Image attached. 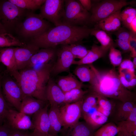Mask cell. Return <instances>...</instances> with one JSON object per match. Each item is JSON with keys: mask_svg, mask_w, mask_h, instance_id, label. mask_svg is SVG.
Wrapping results in <instances>:
<instances>
[{"mask_svg": "<svg viewBox=\"0 0 136 136\" xmlns=\"http://www.w3.org/2000/svg\"><path fill=\"white\" fill-rule=\"evenodd\" d=\"M56 83L64 93L74 89L82 88L83 86V83L71 74L60 77Z\"/></svg>", "mask_w": 136, "mask_h": 136, "instance_id": "24", "label": "cell"}, {"mask_svg": "<svg viewBox=\"0 0 136 136\" xmlns=\"http://www.w3.org/2000/svg\"><path fill=\"white\" fill-rule=\"evenodd\" d=\"M128 29L131 31L136 33V17L133 19L130 24Z\"/></svg>", "mask_w": 136, "mask_h": 136, "instance_id": "47", "label": "cell"}, {"mask_svg": "<svg viewBox=\"0 0 136 136\" xmlns=\"http://www.w3.org/2000/svg\"><path fill=\"white\" fill-rule=\"evenodd\" d=\"M130 32V31L122 27H121L116 31V44L118 47L125 52L130 51L128 41Z\"/></svg>", "mask_w": 136, "mask_h": 136, "instance_id": "27", "label": "cell"}, {"mask_svg": "<svg viewBox=\"0 0 136 136\" xmlns=\"http://www.w3.org/2000/svg\"><path fill=\"white\" fill-rule=\"evenodd\" d=\"M133 58V60L132 62L134 65V67L135 69L136 67V57H134Z\"/></svg>", "mask_w": 136, "mask_h": 136, "instance_id": "51", "label": "cell"}, {"mask_svg": "<svg viewBox=\"0 0 136 136\" xmlns=\"http://www.w3.org/2000/svg\"><path fill=\"white\" fill-rule=\"evenodd\" d=\"M57 59L52 66L51 74L56 75L63 72H69L75 60L72 53L65 45L57 50Z\"/></svg>", "mask_w": 136, "mask_h": 136, "instance_id": "12", "label": "cell"}, {"mask_svg": "<svg viewBox=\"0 0 136 136\" xmlns=\"http://www.w3.org/2000/svg\"><path fill=\"white\" fill-rule=\"evenodd\" d=\"M70 51L75 59H81L85 57L90 51L85 47L79 44L65 45Z\"/></svg>", "mask_w": 136, "mask_h": 136, "instance_id": "33", "label": "cell"}, {"mask_svg": "<svg viewBox=\"0 0 136 136\" xmlns=\"http://www.w3.org/2000/svg\"><path fill=\"white\" fill-rule=\"evenodd\" d=\"M85 122L94 130L106 122L108 117L98 111L97 106L92 107L82 115Z\"/></svg>", "mask_w": 136, "mask_h": 136, "instance_id": "20", "label": "cell"}, {"mask_svg": "<svg viewBox=\"0 0 136 136\" xmlns=\"http://www.w3.org/2000/svg\"><path fill=\"white\" fill-rule=\"evenodd\" d=\"M95 76L90 88L91 92L122 102L133 101V93L124 87L120 81L119 74L114 69L100 71L92 64H89Z\"/></svg>", "mask_w": 136, "mask_h": 136, "instance_id": "2", "label": "cell"}, {"mask_svg": "<svg viewBox=\"0 0 136 136\" xmlns=\"http://www.w3.org/2000/svg\"><path fill=\"white\" fill-rule=\"evenodd\" d=\"M116 136H132L120 132Z\"/></svg>", "mask_w": 136, "mask_h": 136, "instance_id": "50", "label": "cell"}, {"mask_svg": "<svg viewBox=\"0 0 136 136\" xmlns=\"http://www.w3.org/2000/svg\"><path fill=\"white\" fill-rule=\"evenodd\" d=\"M1 87L0 82V125L3 124L6 112L9 108L2 93Z\"/></svg>", "mask_w": 136, "mask_h": 136, "instance_id": "38", "label": "cell"}, {"mask_svg": "<svg viewBox=\"0 0 136 136\" xmlns=\"http://www.w3.org/2000/svg\"><path fill=\"white\" fill-rule=\"evenodd\" d=\"M40 49L31 43L24 47H15V58L19 71L25 68L32 56Z\"/></svg>", "mask_w": 136, "mask_h": 136, "instance_id": "15", "label": "cell"}, {"mask_svg": "<svg viewBox=\"0 0 136 136\" xmlns=\"http://www.w3.org/2000/svg\"><path fill=\"white\" fill-rule=\"evenodd\" d=\"M53 64L49 63L38 70L26 68L19 71L15 81L24 96L33 97L46 102V90L50 78Z\"/></svg>", "mask_w": 136, "mask_h": 136, "instance_id": "3", "label": "cell"}, {"mask_svg": "<svg viewBox=\"0 0 136 136\" xmlns=\"http://www.w3.org/2000/svg\"><path fill=\"white\" fill-rule=\"evenodd\" d=\"M8 1L22 9L34 11L40 8L45 0H8Z\"/></svg>", "mask_w": 136, "mask_h": 136, "instance_id": "29", "label": "cell"}, {"mask_svg": "<svg viewBox=\"0 0 136 136\" xmlns=\"http://www.w3.org/2000/svg\"><path fill=\"white\" fill-rule=\"evenodd\" d=\"M26 10L20 8L8 0H0V23L7 33L16 29L25 17Z\"/></svg>", "mask_w": 136, "mask_h": 136, "instance_id": "5", "label": "cell"}, {"mask_svg": "<svg viewBox=\"0 0 136 136\" xmlns=\"http://www.w3.org/2000/svg\"><path fill=\"white\" fill-rule=\"evenodd\" d=\"M51 27L49 22L39 14L29 12L15 30L23 38L31 39L41 35Z\"/></svg>", "mask_w": 136, "mask_h": 136, "instance_id": "4", "label": "cell"}, {"mask_svg": "<svg viewBox=\"0 0 136 136\" xmlns=\"http://www.w3.org/2000/svg\"><path fill=\"white\" fill-rule=\"evenodd\" d=\"M122 103L119 107L116 115L117 120L119 122L126 120L136 106L133 101H128Z\"/></svg>", "mask_w": 136, "mask_h": 136, "instance_id": "31", "label": "cell"}, {"mask_svg": "<svg viewBox=\"0 0 136 136\" xmlns=\"http://www.w3.org/2000/svg\"><path fill=\"white\" fill-rule=\"evenodd\" d=\"M121 10L119 11L96 22L94 28L103 30L107 32L117 31L121 27Z\"/></svg>", "mask_w": 136, "mask_h": 136, "instance_id": "18", "label": "cell"}, {"mask_svg": "<svg viewBox=\"0 0 136 136\" xmlns=\"http://www.w3.org/2000/svg\"><path fill=\"white\" fill-rule=\"evenodd\" d=\"M10 136H28L29 133L25 131L11 129Z\"/></svg>", "mask_w": 136, "mask_h": 136, "instance_id": "44", "label": "cell"}, {"mask_svg": "<svg viewBox=\"0 0 136 136\" xmlns=\"http://www.w3.org/2000/svg\"><path fill=\"white\" fill-rule=\"evenodd\" d=\"M130 31L128 44L131 52V56L134 58L136 57V33Z\"/></svg>", "mask_w": 136, "mask_h": 136, "instance_id": "39", "label": "cell"}, {"mask_svg": "<svg viewBox=\"0 0 136 136\" xmlns=\"http://www.w3.org/2000/svg\"><path fill=\"white\" fill-rule=\"evenodd\" d=\"M65 131V136H93L94 132L85 122L78 121Z\"/></svg>", "mask_w": 136, "mask_h": 136, "instance_id": "23", "label": "cell"}, {"mask_svg": "<svg viewBox=\"0 0 136 136\" xmlns=\"http://www.w3.org/2000/svg\"><path fill=\"white\" fill-rule=\"evenodd\" d=\"M119 122L118 126L120 128V132L132 136H136V121L126 120Z\"/></svg>", "mask_w": 136, "mask_h": 136, "instance_id": "35", "label": "cell"}, {"mask_svg": "<svg viewBox=\"0 0 136 136\" xmlns=\"http://www.w3.org/2000/svg\"><path fill=\"white\" fill-rule=\"evenodd\" d=\"M3 123L11 129L26 131L34 129L29 116L10 108L6 112Z\"/></svg>", "mask_w": 136, "mask_h": 136, "instance_id": "10", "label": "cell"}, {"mask_svg": "<svg viewBox=\"0 0 136 136\" xmlns=\"http://www.w3.org/2000/svg\"><path fill=\"white\" fill-rule=\"evenodd\" d=\"M119 80L122 86L128 90L130 89L129 82L126 79L123 74L120 72H119Z\"/></svg>", "mask_w": 136, "mask_h": 136, "instance_id": "43", "label": "cell"}, {"mask_svg": "<svg viewBox=\"0 0 136 136\" xmlns=\"http://www.w3.org/2000/svg\"><path fill=\"white\" fill-rule=\"evenodd\" d=\"M83 99L74 103L64 104L59 108L60 117L64 130L79 121L82 115Z\"/></svg>", "mask_w": 136, "mask_h": 136, "instance_id": "11", "label": "cell"}, {"mask_svg": "<svg viewBox=\"0 0 136 136\" xmlns=\"http://www.w3.org/2000/svg\"><path fill=\"white\" fill-rule=\"evenodd\" d=\"M83 8L86 10L89 11L92 8V3L90 0H78Z\"/></svg>", "mask_w": 136, "mask_h": 136, "instance_id": "45", "label": "cell"}, {"mask_svg": "<svg viewBox=\"0 0 136 136\" xmlns=\"http://www.w3.org/2000/svg\"><path fill=\"white\" fill-rule=\"evenodd\" d=\"M119 66V71L126 70L135 73V69L132 62L130 59H127L122 61Z\"/></svg>", "mask_w": 136, "mask_h": 136, "instance_id": "40", "label": "cell"}, {"mask_svg": "<svg viewBox=\"0 0 136 136\" xmlns=\"http://www.w3.org/2000/svg\"><path fill=\"white\" fill-rule=\"evenodd\" d=\"M133 3L125 0H105L92 4L89 22L96 23Z\"/></svg>", "mask_w": 136, "mask_h": 136, "instance_id": "7", "label": "cell"}, {"mask_svg": "<svg viewBox=\"0 0 136 136\" xmlns=\"http://www.w3.org/2000/svg\"><path fill=\"white\" fill-rule=\"evenodd\" d=\"M120 131L118 126L110 123L103 125L94 132L93 136H116Z\"/></svg>", "mask_w": 136, "mask_h": 136, "instance_id": "32", "label": "cell"}, {"mask_svg": "<svg viewBox=\"0 0 136 136\" xmlns=\"http://www.w3.org/2000/svg\"><path fill=\"white\" fill-rule=\"evenodd\" d=\"M56 48L40 49L32 56L24 69L38 70L42 68L51 62L56 55Z\"/></svg>", "mask_w": 136, "mask_h": 136, "instance_id": "14", "label": "cell"}, {"mask_svg": "<svg viewBox=\"0 0 136 136\" xmlns=\"http://www.w3.org/2000/svg\"><path fill=\"white\" fill-rule=\"evenodd\" d=\"M126 120L131 121H136V106L134 108Z\"/></svg>", "mask_w": 136, "mask_h": 136, "instance_id": "46", "label": "cell"}, {"mask_svg": "<svg viewBox=\"0 0 136 136\" xmlns=\"http://www.w3.org/2000/svg\"><path fill=\"white\" fill-rule=\"evenodd\" d=\"M95 93L96 94L97 99V109L98 111L103 114L107 111L111 112L113 109V106L111 102L107 97Z\"/></svg>", "mask_w": 136, "mask_h": 136, "instance_id": "36", "label": "cell"}, {"mask_svg": "<svg viewBox=\"0 0 136 136\" xmlns=\"http://www.w3.org/2000/svg\"><path fill=\"white\" fill-rule=\"evenodd\" d=\"M108 50L101 45L99 46L94 44L89 52L85 57L78 61L75 60L73 64L79 65L92 64L98 59L104 57Z\"/></svg>", "mask_w": 136, "mask_h": 136, "instance_id": "21", "label": "cell"}, {"mask_svg": "<svg viewBox=\"0 0 136 136\" xmlns=\"http://www.w3.org/2000/svg\"><path fill=\"white\" fill-rule=\"evenodd\" d=\"M109 50V56L111 64L114 67L119 66L122 61L121 52L114 46L111 47Z\"/></svg>", "mask_w": 136, "mask_h": 136, "instance_id": "37", "label": "cell"}, {"mask_svg": "<svg viewBox=\"0 0 136 136\" xmlns=\"http://www.w3.org/2000/svg\"><path fill=\"white\" fill-rule=\"evenodd\" d=\"M49 104L33 115L32 121L34 126L32 133L35 136H48L50 124L48 114Z\"/></svg>", "mask_w": 136, "mask_h": 136, "instance_id": "13", "label": "cell"}, {"mask_svg": "<svg viewBox=\"0 0 136 136\" xmlns=\"http://www.w3.org/2000/svg\"><path fill=\"white\" fill-rule=\"evenodd\" d=\"M11 129L5 124L0 125V136H10Z\"/></svg>", "mask_w": 136, "mask_h": 136, "instance_id": "41", "label": "cell"}, {"mask_svg": "<svg viewBox=\"0 0 136 136\" xmlns=\"http://www.w3.org/2000/svg\"><path fill=\"white\" fill-rule=\"evenodd\" d=\"M90 35L95 37L101 44V46L104 48L109 50L112 46H114L113 39L106 31L97 28H94L91 29Z\"/></svg>", "mask_w": 136, "mask_h": 136, "instance_id": "26", "label": "cell"}, {"mask_svg": "<svg viewBox=\"0 0 136 136\" xmlns=\"http://www.w3.org/2000/svg\"><path fill=\"white\" fill-rule=\"evenodd\" d=\"M64 1V11L62 23L74 26H83L89 22L91 15L78 0Z\"/></svg>", "mask_w": 136, "mask_h": 136, "instance_id": "6", "label": "cell"}, {"mask_svg": "<svg viewBox=\"0 0 136 136\" xmlns=\"http://www.w3.org/2000/svg\"><path fill=\"white\" fill-rule=\"evenodd\" d=\"M122 73L128 82L133 78L136 77L135 73L126 70L119 71V72Z\"/></svg>", "mask_w": 136, "mask_h": 136, "instance_id": "42", "label": "cell"}, {"mask_svg": "<svg viewBox=\"0 0 136 136\" xmlns=\"http://www.w3.org/2000/svg\"><path fill=\"white\" fill-rule=\"evenodd\" d=\"M7 33L3 26L0 23V34Z\"/></svg>", "mask_w": 136, "mask_h": 136, "instance_id": "49", "label": "cell"}, {"mask_svg": "<svg viewBox=\"0 0 136 136\" xmlns=\"http://www.w3.org/2000/svg\"><path fill=\"white\" fill-rule=\"evenodd\" d=\"M28 136H35L32 133H29Z\"/></svg>", "mask_w": 136, "mask_h": 136, "instance_id": "52", "label": "cell"}, {"mask_svg": "<svg viewBox=\"0 0 136 136\" xmlns=\"http://www.w3.org/2000/svg\"><path fill=\"white\" fill-rule=\"evenodd\" d=\"M39 14L43 19L57 26L62 23L64 11L63 0H45L41 7Z\"/></svg>", "mask_w": 136, "mask_h": 136, "instance_id": "8", "label": "cell"}, {"mask_svg": "<svg viewBox=\"0 0 136 136\" xmlns=\"http://www.w3.org/2000/svg\"><path fill=\"white\" fill-rule=\"evenodd\" d=\"M129 85L131 89L134 87L136 85V77L133 78L129 82Z\"/></svg>", "mask_w": 136, "mask_h": 136, "instance_id": "48", "label": "cell"}, {"mask_svg": "<svg viewBox=\"0 0 136 136\" xmlns=\"http://www.w3.org/2000/svg\"><path fill=\"white\" fill-rule=\"evenodd\" d=\"M91 29L85 26H74L62 23L31 39L30 43L40 48L78 44L89 36Z\"/></svg>", "mask_w": 136, "mask_h": 136, "instance_id": "1", "label": "cell"}, {"mask_svg": "<svg viewBox=\"0 0 136 136\" xmlns=\"http://www.w3.org/2000/svg\"><path fill=\"white\" fill-rule=\"evenodd\" d=\"M27 44L21 41L10 33H6L0 34V47H23Z\"/></svg>", "mask_w": 136, "mask_h": 136, "instance_id": "28", "label": "cell"}, {"mask_svg": "<svg viewBox=\"0 0 136 136\" xmlns=\"http://www.w3.org/2000/svg\"><path fill=\"white\" fill-rule=\"evenodd\" d=\"M73 73L81 82H88L90 84L92 82L95 76L94 71L89 64L78 65Z\"/></svg>", "mask_w": 136, "mask_h": 136, "instance_id": "25", "label": "cell"}, {"mask_svg": "<svg viewBox=\"0 0 136 136\" xmlns=\"http://www.w3.org/2000/svg\"><path fill=\"white\" fill-rule=\"evenodd\" d=\"M1 84L2 93L7 102L19 112L24 96L18 84L16 81L8 78Z\"/></svg>", "mask_w": 136, "mask_h": 136, "instance_id": "9", "label": "cell"}, {"mask_svg": "<svg viewBox=\"0 0 136 136\" xmlns=\"http://www.w3.org/2000/svg\"><path fill=\"white\" fill-rule=\"evenodd\" d=\"M48 136H54V135H50V134H49Z\"/></svg>", "mask_w": 136, "mask_h": 136, "instance_id": "53", "label": "cell"}, {"mask_svg": "<svg viewBox=\"0 0 136 136\" xmlns=\"http://www.w3.org/2000/svg\"><path fill=\"white\" fill-rule=\"evenodd\" d=\"M136 17V9L130 7H128L121 11L120 17L121 23L128 29L130 24Z\"/></svg>", "mask_w": 136, "mask_h": 136, "instance_id": "34", "label": "cell"}, {"mask_svg": "<svg viewBox=\"0 0 136 136\" xmlns=\"http://www.w3.org/2000/svg\"><path fill=\"white\" fill-rule=\"evenodd\" d=\"M46 96L51 106H57L64 104L65 96L64 93L56 82L50 78L46 87Z\"/></svg>", "mask_w": 136, "mask_h": 136, "instance_id": "16", "label": "cell"}, {"mask_svg": "<svg viewBox=\"0 0 136 136\" xmlns=\"http://www.w3.org/2000/svg\"><path fill=\"white\" fill-rule=\"evenodd\" d=\"M88 92L81 88H76L64 93V104L74 103L83 99L85 96Z\"/></svg>", "mask_w": 136, "mask_h": 136, "instance_id": "30", "label": "cell"}, {"mask_svg": "<svg viewBox=\"0 0 136 136\" xmlns=\"http://www.w3.org/2000/svg\"><path fill=\"white\" fill-rule=\"evenodd\" d=\"M45 102L31 96H24L19 112L28 116L33 115L45 106Z\"/></svg>", "mask_w": 136, "mask_h": 136, "instance_id": "19", "label": "cell"}, {"mask_svg": "<svg viewBox=\"0 0 136 136\" xmlns=\"http://www.w3.org/2000/svg\"><path fill=\"white\" fill-rule=\"evenodd\" d=\"M50 127L49 134L55 136H57L62 127L61 119L59 107L57 106H51L48 111Z\"/></svg>", "mask_w": 136, "mask_h": 136, "instance_id": "22", "label": "cell"}, {"mask_svg": "<svg viewBox=\"0 0 136 136\" xmlns=\"http://www.w3.org/2000/svg\"><path fill=\"white\" fill-rule=\"evenodd\" d=\"M15 47H9L0 48V62L6 67L7 70L16 80L19 72L15 61L14 52Z\"/></svg>", "mask_w": 136, "mask_h": 136, "instance_id": "17", "label": "cell"}]
</instances>
